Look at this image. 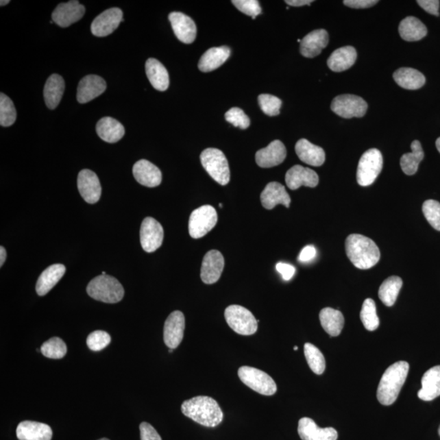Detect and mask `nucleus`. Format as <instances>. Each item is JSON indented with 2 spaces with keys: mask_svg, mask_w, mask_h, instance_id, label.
<instances>
[{
  "mask_svg": "<svg viewBox=\"0 0 440 440\" xmlns=\"http://www.w3.org/2000/svg\"><path fill=\"white\" fill-rule=\"evenodd\" d=\"M123 11L119 8H112L103 12L95 19L90 25L93 36L106 37L110 36L124 21Z\"/></svg>",
  "mask_w": 440,
  "mask_h": 440,
  "instance_id": "12",
  "label": "nucleus"
},
{
  "mask_svg": "<svg viewBox=\"0 0 440 440\" xmlns=\"http://www.w3.org/2000/svg\"><path fill=\"white\" fill-rule=\"evenodd\" d=\"M172 352H173V349H170L169 352L171 353Z\"/></svg>",
  "mask_w": 440,
  "mask_h": 440,
  "instance_id": "59",
  "label": "nucleus"
},
{
  "mask_svg": "<svg viewBox=\"0 0 440 440\" xmlns=\"http://www.w3.org/2000/svg\"><path fill=\"white\" fill-rule=\"evenodd\" d=\"M77 184L80 195L88 204H97L100 200L102 188L95 172L88 169L81 171L77 176Z\"/></svg>",
  "mask_w": 440,
  "mask_h": 440,
  "instance_id": "13",
  "label": "nucleus"
},
{
  "mask_svg": "<svg viewBox=\"0 0 440 440\" xmlns=\"http://www.w3.org/2000/svg\"><path fill=\"white\" fill-rule=\"evenodd\" d=\"M16 432L19 440H51L53 437L51 427L38 421H21Z\"/></svg>",
  "mask_w": 440,
  "mask_h": 440,
  "instance_id": "25",
  "label": "nucleus"
},
{
  "mask_svg": "<svg viewBox=\"0 0 440 440\" xmlns=\"http://www.w3.org/2000/svg\"><path fill=\"white\" fill-rule=\"evenodd\" d=\"M378 1L377 0H345V5L352 8H368L374 6Z\"/></svg>",
  "mask_w": 440,
  "mask_h": 440,
  "instance_id": "50",
  "label": "nucleus"
},
{
  "mask_svg": "<svg viewBox=\"0 0 440 440\" xmlns=\"http://www.w3.org/2000/svg\"><path fill=\"white\" fill-rule=\"evenodd\" d=\"M418 5L424 8L428 14L434 16H439V8L440 2L439 0H418Z\"/></svg>",
  "mask_w": 440,
  "mask_h": 440,
  "instance_id": "49",
  "label": "nucleus"
},
{
  "mask_svg": "<svg viewBox=\"0 0 440 440\" xmlns=\"http://www.w3.org/2000/svg\"><path fill=\"white\" fill-rule=\"evenodd\" d=\"M316 256V248H315L313 245H308V247H304L303 250H302L299 256V260L302 262H307L313 260Z\"/></svg>",
  "mask_w": 440,
  "mask_h": 440,
  "instance_id": "52",
  "label": "nucleus"
},
{
  "mask_svg": "<svg viewBox=\"0 0 440 440\" xmlns=\"http://www.w3.org/2000/svg\"><path fill=\"white\" fill-rule=\"evenodd\" d=\"M331 110L343 119L361 118L368 110V103L356 95H341L332 101Z\"/></svg>",
  "mask_w": 440,
  "mask_h": 440,
  "instance_id": "10",
  "label": "nucleus"
},
{
  "mask_svg": "<svg viewBox=\"0 0 440 440\" xmlns=\"http://www.w3.org/2000/svg\"><path fill=\"white\" fill-rule=\"evenodd\" d=\"M111 342V337L106 331L97 330L88 335L87 344L90 350L100 352Z\"/></svg>",
  "mask_w": 440,
  "mask_h": 440,
  "instance_id": "45",
  "label": "nucleus"
},
{
  "mask_svg": "<svg viewBox=\"0 0 440 440\" xmlns=\"http://www.w3.org/2000/svg\"><path fill=\"white\" fill-rule=\"evenodd\" d=\"M239 376L245 386L258 393L270 396L277 392V384L264 371L253 367L243 366L239 370Z\"/></svg>",
  "mask_w": 440,
  "mask_h": 440,
  "instance_id": "7",
  "label": "nucleus"
},
{
  "mask_svg": "<svg viewBox=\"0 0 440 440\" xmlns=\"http://www.w3.org/2000/svg\"><path fill=\"white\" fill-rule=\"evenodd\" d=\"M360 320L367 330H376L379 326V319L375 302L371 299L365 300L360 312Z\"/></svg>",
  "mask_w": 440,
  "mask_h": 440,
  "instance_id": "40",
  "label": "nucleus"
},
{
  "mask_svg": "<svg viewBox=\"0 0 440 440\" xmlns=\"http://www.w3.org/2000/svg\"><path fill=\"white\" fill-rule=\"evenodd\" d=\"M412 152L401 157V169L404 174L413 175L417 173L420 162L424 160V152L419 141L414 140L411 145Z\"/></svg>",
  "mask_w": 440,
  "mask_h": 440,
  "instance_id": "37",
  "label": "nucleus"
},
{
  "mask_svg": "<svg viewBox=\"0 0 440 440\" xmlns=\"http://www.w3.org/2000/svg\"><path fill=\"white\" fill-rule=\"evenodd\" d=\"M295 151L300 160L310 166L321 167L326 161L325 151L308 140L301 139L297 141Z\"/></svg>",
  "mask_w": 440,
  "mask_h": 440,
  "instance_id": "26",
  "label": "nucleus"
},
{
  "mask_svg": "<svg viewBox=\"0 0 440 440\" xmlns=\"http://www.w3.org/2000/svg\"><path fill=\"white\" fill-rule=\"evenodd\" d=\"M258 100L261 110L265 114L273 117V116H277L280 114L282 101L278 97H274L273 95L261 94Z\"/></svg>",
  "mask_w": 440,
  "mask_h": 440,
  "instance_id": "44",
  "label": "nucleus"
},
{
  "mask_svg": "<svg viewBox=\"0 0 440 440\" xmlns=\"http://www.w3.org/2000/svg\"><path fill=\"white\" fill-rule=\"evenodd\" d=\"M99 440H110V439H108L106 438H103V439H99Z\"/></svg>",
  "mask_w": 440,
  "mask_h": 440,
  "instance_id": "57",
  "label": "nucleus"
},
{
  "mask_svg": "<svg viewBox=\"0 0 440 440\" xmlns=\"http://www.w3.org/2000/svg\"><path fill=\"white\" fill-rule=\"evenodd\" d=\"M277 270L284 280H290L295 273V267L282 262L277 265Z\"/></svg>",
  "mask_w": 440,
  "mask_h": 440,
  "instance_id": "51",
  "label": "nucleus"
},
{
  "mask_svg": "<svg viewBox=\"0 0 440 440\" xmlns=\"http://www.w3.org/2000/svg\"><path fill=\"white\" fill-rule=\"evenodd\" d=\"M218 215L213 206L206 205L194 210L189 218L188 232L193 239H199L213 230Z\"/></svg>",
  "mask_w": 440,
  "mask_h": 440,
  "instance_id": "9",
  "label": "nucleus"
},
{
  "mask_svg": "<svg viewBox=\"0 0 440 440\" xmlns=\"http://www.w3.org/2000/svg\"><path fill=\"white\" fill-rule=\"evenodd\" d=\"M16 119V110L14 102L5 94H0V125L12 126Z\"/></svg>",
  "mask_w": 440,
  "mask_h": 440,
  "instance_id": "41",
  "label": "nucleus"
},
{
  "mask_svg": "<svg viewBox=\"0 0 440 440\" xmlns=\"http://www.w3.org/2000/svg\"><path fill=\"white\" fill-rule=\"evenodd\" d=\"M293 349H295V350L297 351V347H293Z\"/></svg>",
  "mask_w": 440,
  "mask_h": 440,
  "instance_id": "60",
  "label": "nucleus"
},
{
  "mask_svg": "<svg viewBox=\"0 0 440 440\" xmlns=\"http://www.w3.org/2000/svg\"><path fill=\"white\" fill-rule=\"evenodd\" d=\"M7 258V252L5 248L3 247H0V267H3L4 262Z\"/></svg>",
  "mask_w": 440,
  "mask_h": 440,
  "instance_id": "54",
  "label": "nucleus"
},
{
  "mask_svg": "<svg viewBox=\"0 0 440 440\" xmlns=\"http://www.w3.org/2000/svg\"><path fill=\"white\" fill-rule=\"evenodd\" d=\"M435 145H437V148L440 153V137L438 138L437 142H435Z\"/></svg>",
  "mask_w": 440,
  "mask_h": 440,
  "instance_id": "55",
  "label": "nucleus"
},
{
  "mask_svg": "<svg viewBox=\"0 0 440 440\" xmlns=\"http://www.w3.org/2000/svg\"><path fill=\"white\" fill-rule=\"evenodd\" d=\"M313 1L312 0H286L284 3L292 7H302L310 5Z\"/></svg>",
  "mask_w": 440,
  "mask_h": 440,
  "instance_id": "53",
  "label": "nucleus"
},
{
  "mask_svg": "<svg viewBox=\"0 0 440 440\" xmlns=\"http://www.w3.org/2000/svg\"><path fill=\"white\" fill-rule=\"evenodd\" d=\"M168 19L175 36L180 41L184 44L191 45L196 40L197 27L191 17L182 12H173L170 14Z\"/></svg>",
  "mask_w": 440,
  "mask_h": 440,
  "instance_id": "16",
  "label": "nucleus"
},
{
  "mask_svg": "<svg viewBox=\"0 0 440 440\" xmlns=\"http://www.w3.org/2000/svg\"><path fill=\"white\" fill-rule=\"evenodd\" d=\"M402 286L403 280L400 278L395 277V276L388 278L384 280L380 288H379V299L387 307H391L395 304Z\"/></svg>",
  "mask_w": 440,
  "mask_h": 440,
  "instance_id": "38",
  "label": "nucleus"
},
{
  "mask_svg": "<svg viewBox=\"0 0 440 440\" xmlns=\"http://www.w3.org/2000/svg\"><path fill=\"white\" fill-rule=\"evenodd\" d=\"M297 432L302 440H337L339 437L337 430L334 428H321L308 417L301 418Z\"/></svg>",
  "mask_w": 440,
  "mask_h": 440,
  "instance_id": "20",
  "label": "nucleus"
},
{
  "mask_svg": "<svg viewBox=\"0 0 440 440\" xmlns=\"http://www.w3.org/2000/svg\"><path fill=\"white\" fill-rule=\"evenodd\" d=\"M395 83L408 90H417L424 87L426 77L424 73L413 68H400L393 75Z\"/></svg>",
  "mask_w": 440,
  "mask_h": 440,
  "instance_id": "34",
  "label": "nucleus"
},
{
  "mask_svg": "<svg viewBox=\"0 0 440 440\" xmlns=\"http://www.w3.org/2000/svg\"><path fill=\"white\" fill-rule=\"evenodd\" d=\"M228 325L241 335H252L256 333L258 323L254 315L247 308L239 305H231L224 313Z\"/></svg>",
  "mask_w": 440,
  "mask_h": 440,
  "instance_id": "8",
  "label": "nucleus"
},
{
  "mask_svg": "<svg viewBox=\"0 0 440 440\" xmlns=\"http://www.w3.org/2000/svg\"><path fill=\"white\" fill-rule=\"evenodd\" d=\"M399 33L404 40L408 42L419 41L427 34V28L419 19L414 16H407L399 25Z\"/></svg>",
  "mask_w": 440,
  "mask_h": 440,
  "instance_id": "35",
  "label": "nucleus"
},
{
  "mask_svg": "<svg viewBox=\"0 0 440 440\" xmlns=\"http://www.w3.org/2000/svg\"><path fill=\"white\" fill-rule=\"evenodd\" d=\"M347 256L359 269H369L380 260V250L373 240L360 234H352L346 240Z\"/></svg>",
  "mask_w": 440,
  "mask_h": 440,
  "instance_id": "2",
  "label": "nucleus"
},
{
  "mask_svg": "<svg viewBox=\"0 0 440 440\" xmlns=\"http://www.w3.org/2000/svg\"><path fill=\"white\" fill-rule=\"evenodd\" d=\"M10 3V0H6V1H3V0H2V1L0 2V5H1L2 7L5 6L7 5L8 3Z\"/></svg>",
  "mask_w": 440,
  "mask_h": 440,
  "instance_id": "56",
  "label": "nucleus"
},
{
  "mask_svg": "<svg viewBox=\"0 0 440 440\" xmlns=\"http://www.w3.org/2000/svg\"><path fill=\"white\" fill-rule=\"evenodd\" d=\"M185 329V318L180 310H175L167 317L164 325V343L170 349H175L182 342Z\"/></svg>",
  "mask_w": 440,
  "mask_h": 440,
  "instance_id": "15",
  "label": "nucleus"
},
{
  "mask_svg": "<svg viewBox=\"0 0 440 440\" xmlns=\"http://www.w3.org/2000/svg\"><path fill=\"white\" fill-rule=\"evenodd\" d=\"M409 365L399 361L391 365L383 374L377 391L379 402L386 406L393 404L408 376Z\"/></svg>",
  "mask_w": 440,
  "mask_h": 440,
  "instance_id": "3",
  "label": "nucleus"
},
{
  "mask_svg": "<svg viewBox=\"0 0 440 440\" xmlns=\"http://www.w3.org/2000/svg\"><path fill=\"white\" fill-rule=\"evenodd\" d=\"M85 11L83 4L73 0L68 3H60L55 8L51 19L59 27L66 28L83 19Z\"/></svg>",
  "mask_w": 440,
  "mask_h": 440,
  "instance_id": "14",
  "label": "nucleus"
},
{
  "mask_svg": "<svg viewBox=\"0 0 440 440\" xmlns=\"http://www.w3.org/2000/svg\"><path fill=\"white\" fill-rule=\"evenodd\" d=\"M101 275H106V271H102V274Z\"/></svg>",
  "mask_w": 440,
  "mask_h": 440,
  "instance_id": "58",
  "label": "nucleus"
},
{
  "mask_svg": "<svg viewBox=\"0 0 440 440\" xmlns=\"http://www.w3.org/2000/svg\"><path fill=\"white\" fill-rule=\"evenodd\" d=\"M231 49L227 46L211 47L202 55L198 63L201 72L208 73L217 70L230 58Z\"/></svg>",
  "mask_w": 440,
  "mask_h": 440,
  "instance_id": "27",
  "label": "nucleus"
},
{
  "mask_svg": "<svg viewBox=\"0 0 440 440\" xmlns=\"http://www.w3.org/2000/svg\"><path fill=\"white\" fill-rule=\"evenodd\" d=\"M329 44V34L326 29L313 30L300 42V53L307 58H316Z\"/></svg>",
  "mask_w": 440,
  "mask_h": 440,
  "instance_id": "22",
  "label": "nucleus"
},
{
  "mask_svg": "<svg viewBox=\"0 0 440 440\" xmlns=\"http://www.w3.org/2000/svg\"><path fill=\"white\" fill-rule=\"evenodd\" d=\"M96 130L102 140L110 144L119 141L125 134L123 125L110 117H105L99 121Z\"/></svg>",
  "mask_w": 440,
  "mask_h": 440,
  "instance_id": "31",
  "label": "nucleus"
},
{
  "mask_svg": "<svg viewBox=\"0 0 440 440\" xmlns=\"http://www.w3.org/2000/svg\"><path fill=\"white\" fill-rule=\"evenodd\" d=\"M260 199L262 206L267 210L273 209L276 206L282 204L287 208L290 207L291 199L286 188L278 182H271L262 192Z\"/></svg>",
  "mask_w": 440,
  "mask_h": 440,
  "instance_id": "24",
  "label": "nucleus"
},
{
  "mask_svg": "<svg viewBox=\"0 0 440 440\" xmlns=\"http://www.w3.org/2000/svg\"><path fill=\"white\" fill-rule=\"evenodd\" d=\"M201 165L211 178L220 185L228 184L230 181V166L225 155L218 149H206L201 153Z\"/></svg>",
  "mask_w": 440,
  "mask_h": 440,
  "instance_id": "5",
  "label": "nucleus"
},
{
  "mask_svg": "<svg viewBox=\"0 0 440 440\" xmlns=\"http://www.w3.org/2000/svg\"><path fill=\"white\" fill-rule=\"evenodd\" d=\"M320 321L323 329L331 337H337L343 329L344 317L338 310L331 308L322 309L320 313Z\"/></svg>",
  "mask_w": 440,
  "mask_h": 440,
  "instance_id": "36",
  "label": "nucleus"
},
{
  "mask_svg": "<svg viewBox=\"0 0 440 440\" xmlns=\"http://www.w3.org/2000/svg\"><path fill=\"white\" fill-rule=\"evenodd\" d=\"M286 149L282 141L274 140L265 149L258 150L256 155L257 165L270 168L282 164L286 158Z\"/></svg>",
  "mask_w": 440,
  "mask_h": 440,
  "instance_id": "21",
  "label": "nucleus"
},
{
  "mask_svg": "<svg viewBox=\"0 0 440 440\" xmlns=\"http://www.w3.org/2000/svg\"><path fill=\"white\" fill-rule=\"evenodd\" d=\"M357 53L355 47L346 46L336 49L327 60L328 66L332 71L343 72L355 64Z\"/></svg>",
  "mask_w": 440,
  "mask_h": 440,
  "instance_id": "29",
  "label": "nucleus"
},
{
  "mask_svg": "<svg viewBox=\"0 0 440 440\" xmlns=\"http://www.w3.org/2000/svg\"><path fill=\"white\" fill-rule=\"evenodd\" d=\"M224 258L218 250H210L202 260L201 278L207 284L217 282L223 273Z\"/></svg>",
  "mask_w": 440,
  "mask_h": 440,
  "instance_id": "17",
  "label": "nucleus"
},
{
  "mask_svg": "<svg viewBox=\"0 0 440 440\" xmlns=\"http://www.w3.org/2000/svg\"><path fill=\"white\" fill-rule=\"evenodd\" d=\"M66 267L63 265H53L42 271L36 283V292L38 295L44 296L57 284L66 273Z\"/></svg>",
  "mask_w": 440,
  "mask_h": 440,
  "instance_id": "32",
  "label": "nucleus"
},
{
  "mask_svg": "<svg viewBox=\"0 0 440 440\" xmlns=\"http://www.w3.org/2000/svg\"><path fill=\"white\" fill-rule=\"evenodd\" d=\"M232 3L243 14L252 16L253 19L262 12L260 2L257 0H234Z\"/></svg>",
  "mask_w": 440,
  "mask_h": 440,
  "instance_id": "47",
  "label": "nucleus"
},
{
  "mask_svg": "<svg viewBox=\"0 0 440 440\" xmlns=\"http://www.w3.org/2000/svg\"><path fill=\"white\" fill-rule=\"evenodd\" d=\"M383 167L382 155L377 149H371L362 155L357 168V182L360 186L372 184L381 173Z\"/></svg>",
  "mask_w": 440,
  "mask_h": 440,
  "instance_id": "6",
  "label": "nucleus"
},
{
  "mask_svg": "<svg viewBox=\"0 0 440 440\" xmlns=\"http://www.w3.org/2000/svg\"><path fill=\"white\" fill-rule=\"evenodd\" d=\"M41 352L49 359H62L67 353L66 344L62 339L53 337L42 345Z\"/></svg>",
  "mask_w": 440,
  "mask_h": 440,
  "instance_id": "42",
  "label": "nucleus"
},
{
  "mask_svg": "<svg viewBox=\"0 0 440 440\" xmlns=\"http://www.w3.org/2000/svg\"><path fill=\"white\" fill-rule=\"evenodd\" d=\"M219 206H220V208H222L223 205L222 204H219Z\"/></svg>",
  "mask_w": 440,
  "mask_h": 440,
  "instance_id": "61",
  "label": "nucleus"
},
{
  "mask_svg": "<svg viewBox=\"0 0 440 440\" xmlns=\"http://www.w3.org/2000/svg\"><path fill=\"white\" fill-rule=\"evenodd\" d=\"M286 183L291 191H296L301 186L315 188L319 184V176L310 168L295 165L287 171Z\"/></svg>",
  "mask_w": 440,
  "mask_h": 440,
  "instance_id": "19",
  "label": "nucleus"
},
{
  "mask_svg": "<svg viewBox=\"0 0 440 440\" xmlns=\"http://www.w3.org/2000/svg\"><path fill=\"white\" fill-rule=\"evenodd\" d=\"M417 395L424 401L433 400L440 395V365L426 371L421 378V389Z\"/></svg>",
  "mask_w": 440,
  "mask_h": 440,
  "instance_id": "28",
  "label": "nucleus"
},
{
  "mask_svg": "<svg viewBox=\"0 0 440 440\" xmlns=\"http://www.w3.org/2000/svg\"><path fill=\"white\" fill-rule=\"evenodd\" d=\"M422 211L427 221L435 230L440 232V204L437 201L427 200L422 205Z\"/></svg>",
  "mask_w": 440,
  "mask_h": 440,
  "instance_id": "43",
  "label": "nucleus"
},
{
  "mask_svg": "<svg viewBox=\"0 0 440 440\" xmlns=\"http://www.w3.org/2000/svg\"><path fill=\"white\" fill-rule=\"evenodd\" d=\"M140 430L141 440H162L157 430L147 422H142L140 425Z\"/></svg>",
  "mask_w": 440,
  "mask_h": 440,
  "instance_id": "48",
  "label": "nucleus"
},
{
  "mask_svg": "<svg viewBox=\"0 0 440 440\" xmlns=\"http://www.w3.org/2000/svg\"><path fill=\"white\" fill-rule=\"evenodd\" d=\"M87 292L90 297L106 304L119 303L124 296V289L119 280L109 275H101L88 284Z\"/></svg>",
  "mask_w": 440,
  "mask_h": 440,
  "instance_id": "4",
  "label": "nucleus"
},
{
  "mask_svg": "<svg viewBox=\"0 0 440 440\" xmlns=\"http://www.w3.org/2000/svg\"><path fill=\"white\" fill-rule=\"evenodd\" d=\"M147 77L153 87L161 92L169 88V75L165 66L157 59L149 58L145 63Z\"/></svg>",
  "mask_w": 440,
  "mask_h": 440,
  "instance_id": "30",
  "label": "nucleus"
},
{
  "mask_svg": "<svg viewBox=\"0 0 440 440\" xmlns=\"http://www.w3.org/2000/svg\"><path fill=\"white\" fill-rule=\"evenodd\" d=\"M225 119L227 122L241 129H247L250 125V120L248 116L239 108H232L225 114Z\"/></svg>",
  "mask_w": 440,
  "mask_h": 440,
  "instance_id": "46",
  "label": "nucleus"
},
{
  "mask_svg": "<svg viewBox=\"0 0 440 440\" xmlns=\"http://www.w3.org/2000/svg\"><path fill=\"white\" fill-rule=\"evenodd\" d=\"M64 79L62 76L54 73L47 79L45 89L44 97L46 106L50 110H55L62 100L64 92Z\"/></svg>",
  "mask_w": 440,
  "mask_h": 440,
  "instance_id": "33",
  "label": "nucleus"
},
{
  "mask_svg": "<svg viewBox=\"0 0 440 440\" xmlns=\"http://www.w3.org/2000/svg\"><path fill=\"white\" fill-rule=\"evenodd\" d=\"M140 244L145 252H154L161 247L164 237L163 228L161 223L152 217L143 220L140 227Z\"/></svg>",
  "mask_w": 440,
  "mask_h": 440,
  "instance_id": "11",
  "label": "nucleus"
},
{
  "mask_svg": "<svg viewBox=\"0 0 440 440\" xmlns=\"http://www.w3.org/2000/svg\"><path fill=\"white\" fill-rule=\"evenodd\" d=\"M132 172L137 182L145 187L154 188L162 183L161 171L152 162L145 159L135 163Z\"/></svg>",
  "mask_w": 440,
  "mask_h": 440,
  "instance_id": "23",
  "label": "nucleus"
},
{
  "mask_svg": "<svg viewBox=\"0 0 440 440\" xmlns=\"http://www.w3.org/2000/svg\"><path fill=\"white\" fill-rule=\"evenodd\" d=\"M181 411L197 424L207 427L217 426L223 419L217 401L209 396H196L185 400L181 405Z\"/></svg>",
  "mask_w": 440,
  "mask_h": 440,
  "instance_id": "1",
  "label": "nucleus"
},
{
  "mask_svg": "<svg viewBox=\"0 0 440 440\" xmlns=\"http://www.w3.org/2000/svg\"><path fill=\"white\" fill-rule=\"evenodd\" d=\"M304 355L313 372L322 374L326 369V359L321 352L313 344L308 343L304 345Z\"/></svg>",
  "mask_w": 440,
  "mask_h": 440,
  "instance_id": "39",
  "label": "nucleus"
},
{
  "mask_svg": "<svg viewBox=\"0 0 440 440\" xmlns=\"http://www.w3.org/2000/svg\"><path fill=\"white\" fill-rule=\"evenodd\" d=\"M106 82L103 77L90 75L82 79L77 86V100L80 103H86L94 100L106 92Z\"/></svg>",
  "mask_w": 440,
  "mask_h": 440,
  "instance_id": "18",
  "label": "nucleus"
},
{
  "mask_svg": "<svg viewBox=\"0 0 440 440\" xmlns=\"http://www.w3.org/2000/svg\"><path fill=\"white\" fill-rule=\"evenodd\" d=\"M439 437H440V426H439Z\"/></svg>",
  "mask_w": 440,
  "mask_h": 440,
  "instance_id": "62",
  "label": "nucleus"
}]
</instances>
